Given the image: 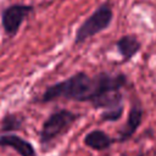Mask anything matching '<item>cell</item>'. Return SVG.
<instances>
[{
    "label": "cell",
    "mask_w": 156,
    "mask_h": 156,
    "mask_svg": "<svg viewBox=\"0 0 156 156\" xmlns=\"http://www.w3.org/2000/svg\"><path fill=\"white\" fill-rule=\"evenodd\" d=\"M127 85V77L123 73L111 74L100 72L94 76L79 71L73 76L48 87L38 99L41 104L56 100L89 102L94 106L102 96L111 91H118Z\"/></svg>",
    "instance_id": "6da1fadb"
},
{
    "label": "cell",
    "mask_w": 156,
    "mask_h": 156,
    "mask_svg": "<svg viewBox=\"0 0 156 156\" xmlns=\"http://www.w3.org/2000/svg\"><path fill=\"white\" fill-rule=\"evenodd\" d=\"M79 118V113H76L67 108H60L52 112L44 121L39 132V143L43 149H46L55 140L67 134Z\"/></svg>",
    "instance_id": "7a4b0ae2"
},
{
    "label": "cell",
    "mask_w": 156,
    "mask_h": 156,
    "mask_svg": "<svg viewBox=\"0 0 156 156\" xmlns=\"http://www.w3.org/2000/svg\"><path fill=\"white\" fill-rule=\"evenodd\" d=\"M113 20V10L111 5L106 1L101 4L98 9L93 11L90 16H88L82 24L77 28L74 35V44L80 45L85 40L95 37L96 34L107 29Z\"/></svg>",
    "instance_id": "3957f363"
},
{
    "label": "cell",
    "mask_w": 156,
    "mask_h": 156,
    "mask_svg": "<svg viewBox=\"0 0 156 156\" xmlns=\"http://www.w3.org/2000/svg\"><path fill=\"white\" fill-rule=\"evenodd\" d=\"M34 7L26 4H12L1 12V26L5 34L10 38L15 37L24 20L33 12Z\"/></svg>",
    "instance_id": "277c9868"
},
{
    "label": "cell",
    "mask_w": 156,
    "mask_h": 156,
    "mask_svg": "<svg viewBox=\"0 0 156 156\" xmlns=\"http://www.w3.org/2000/svg\"><path fill=\"white\" fill-rule=\"evenodd\" d=\"M143 117H144V108L143 105L140 104V101L135 100L128 112L127 116V121L126 123L118 129V135L116 139V143H126L128 141L139 129V127L141 126L143 122Z\"/></svg>",
    "instance_id": "5b68a950"
},
{
    "label": "cell",
    "mask_w": 156,
    "mask_h": 156,
    "mask_svg": "<svg viewBox=\"0 0 156 156\" xmlns=\"http://www.w3.org/2000/svg\"><path fill=\"white\" fill-rule=\"evenodd\" d=\"M0 147L13 149L20 156H37V151L32 143L17 134H1Z\"/></svg>",
    "instance_id": "8992f818"
},
{
    "label": "cell",
    "mask_w": 156,
    "mask_h": 156,
    "mask_svg": "<svg viewBox=\"0 0 156 156\" xmlns=\"http://www.w3.org/2000/svg\"><path fill=\"white\" fill-rule=\"evenodd\" d=\"M83 143L87 147L94 151H104L111 147V145L116 143V139L111 138L106 132L101 129H93L91 132L85 134Z\"/></svg>",
    "instance_id": "52a82bcc"
},
{
    "label": "cell",
    "mask_w": 156,
    "mask_h": 156,
    "mask_svg": "<svg viewBox=\"0 0 156 156\" xmlns=\"http://www.w3.org/2000/svg\"><path fill=\"white\" fill-rule=\"evenodd\" d=\"M116 48L124 62L130 61L141 50V43L135 35H123L116 41Z\"/></svg>",
    "instance_id": "ba28073f"
},
{
    "label": "cell",
    "mask_w": 156,
    "mask_h": 156,
    "mask_svg": "<svg viewBox=\"0 0 156 156\" xmlns=\"http://www.w3.org/2000/svg\"><path fill=\"white\" fill-rule=\"evenodd\" d=\"M23 127V117L17 113H7L1 118L0 132L2 134H10V132L21 130Z\"/></svg>",
    "instance_id": "9c48e42d"
},
{
    "label": "cell",
    "mask_w": 156,
    "mask_h": 156,
    "mask_svg": "<svg viewBox=\"0 0 156 156\" xmlns=\"http://www.w3.org/2000/svg\"><path fill=\"white\" fill-rule=\"evenodd\" d=\"M124 111V106H118L110 110H104V112L100 113V119L104 122H117L122 118Z\"/></svg>",
    "instance_id": "30bf717a"
}]
</instances>
